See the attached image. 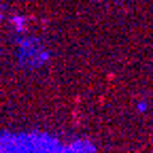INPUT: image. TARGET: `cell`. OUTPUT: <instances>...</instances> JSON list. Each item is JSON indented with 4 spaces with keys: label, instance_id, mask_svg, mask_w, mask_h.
<instances>
[{
    "label": "cell",
    "instance_id": "6da1fadb",
    "mask_svg": "<svg viewBox=\"0 0 153 153\" xmlns=\"http://www.w3.org/2000/svg\"><path fill=\"white\" fill-rule=\"evenodd\" d=\"M0 153H70L60 143L43 134H4L0 138Z\"/></svg>",
    "mask_w": 153,
    "mask_h": 153
}]
</instances>
